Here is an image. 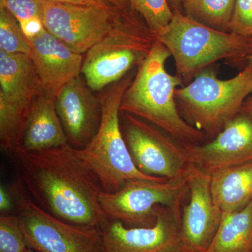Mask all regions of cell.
Masks as SVG:
<instances>
[{"instance_id":"ffe728a7","label":"cell","mask_w":252,"mask_h":252,"mask_svg":"<svg viewBox=\"0 0 252 252\" xmlns=\"http://www.w3.org/2000/svg\"><path fill=\"white\" fill-rule=\"evenodd\" d=\"M235 0H185L189 17L208 27L226 32L234 11Z\"/></svg>"},{"instance_id":"9a60e30c","label":"cell","mask_w":252,"mask_h":252,"mask_svg":"<svg viewBox=\"0 0 252 252\" xmlns=\"http://www.w3.org/2000/svg\"><path fill=\"white\" fill-rule=\"evenodd\" d=\"M27 40L41 93L56 99L68 83L80 76L84 57L74 52L45 28Z\"/></svg>"},{"instance_id":"f546056e","label":"cell","mask_w":252,"mask_h":252,"mask_svg":"<svg viewBox=\"0 0 252 252\" xmlns=\"http://www.w3.org/2000/svg\"><path fill=\"white\" fill-rule=\"evenodd\" d=\"M104 1L109 4L113 5V6L120 8L125 4L126 0H104Z\"/></svg>"},{"instance_id":"484cf974","label":"cell","mask_w":252,"mask_h":252,"mask_svg":"<svg viewBox=\"0 0 252 252\" xmlns=\"http://www.w3.org/2000/svg\"><path fill=\"white\" fill-rule=\"evenodd\" d=\"M23 34L26 39H31L40 34L44 29L42 20L39 18H32L19 22Z\"/></svg>"},{"instance_id":"e0dca14e","label":"cell","mask_w":252,"mask_h":252,"mask_svg":"<svg viewBox=\"0 0 252 252\" xmlns=\"http://www.w3.org/2000/svg\"><path fill=\"white\" fill-rule=\"evenodd\" d=\"M40 92L31 56L0 51V97L31 106Z\"/></svg>"},{"instance_id":"7c38bea8","label":"cell","mask_w":252,"mask_h":252,"mask_svg":"<svg viewBox=\"0 0 252 252\" xmlns=\"http://www.w3.org/2000/svg\"><path fill=\"white\" fill-rule=\"evenodd\" d=\"M183 146L190 165L210 175L252 161V117L240 112L211 142Z\"/></svg>"},{"instance_id":"f1b7e54d","label":"cell","mask_w":252,"mask_h":252,"mask_svg":"<svg viewBox=\"0 0 252 252\" xmlns=\"http://www.w3.org/2000/svg\"><path fill=\"white\" fill-rule=\"evenodd\" d=\"M241 112L244 114H248L252 117V96L248 97L244 102L243 107H242Z\"/></svg>"},{"instance_id":"e575fe53","label":"cell","mask_w":252,"mask_h":252,"mask_svg":"<svg viewBox=\"0 0 252 252\" xmlns=\"http://www.w3.org/2000/svg\"><path fill=\"white\" fill-rule=\"evenodd\" d=\"M187 252V251H182V252Z\"/></svg>"},{"instance_id":"5b68a950","label":"cell","mask_w":252,"mask_h":252,"mask_svg":"<svg viewBox=\"0 0 252 252\" xmlns=\"http://www.w3.org/2000/svg\"><path fill=\"white\" fill-rule=\"evenodd\" d=\"M251 94L252 60H249L245 69L228 80L204 69L190 84L177 89L175 97L189 124L205 135L216 136L241 112Z\"/></svg>"},{"instance_id":"3957f363","label":"cell","mask_w":252,"mask_h":252,"mask_svg":"<svg viewBox=\"0 0 252 252\" xmlns=\"http://www.w3.org/2000/svg\"><path fill=\"white\" fill-rule=\"evenodd\" d=\"M133 76H125L99 96L102 116L97 133L84 148L76 149L78 157L97 177L104 191H117L127 181L144 180L163 182L166 179L151 177L135 166L121 128L123 96Z\"/></svg>"},{"instance_id":"d6a6232c","label":"cell","mask_w":252,"mask_h":252,"mask_svg":"<svg viewBox=\"0 0 252 252\" xmlns=\"http://www.w3.org/2000/svg\"><path fill=\"white\" fill-rule=\"evenodd\" d=\"M248 60V61L249 60H252V55H251V56H249Z\"/></svg>"},{"instance_id":"1f68e13d","label":"cell","mask_w":252,"mask_h":252,"mask_svg":"<svg viewBox=\"0 0 252 252\" xmlns=\"http://www.w3.org/2000/svg\"><path fill=\"white\" fill-rule=\"evenodd\" d=\"M26 252H37L34 251V250H32V249L29 248V249H28L27 251H26Z\"/></svg>"},{"instance_id":"4316f807","label":"cell","mask_w":252,"mask_h":252,"mask_svg":"<svg viewBox=\"0 0 252 252\" xmlns=\"http://www.w3.org/2000/svg\"><path fill=\"white\" fill-rule=\"evenodd\" d=\"M15 208V202L12 191L1 185L0 188V211L1 214H11Z\"/></svg>"},{"instance_id":"7402d4cb","label":"cell","mask_w":252,"mask_h":252,"mask_svg":"<svg viewBox=\"0 0 252 252\" xmlns=\"http://www.w3.org/2000/svg\"><path fill=\"white\" fill-rule=\"evenodd\" d=\"M131 6L142 15L154 37L171 22L174 11L167 0H128Z\"/></svg>"},{"instance_id":"30bf717a","label":"cell","mask_w":252,"mask_h":252,"mask_svg":"<svg viewBox=\"0 0 252 252\" xmlns=\"http://www.w3.org/2000/svg\"><path fill=\"white\" fill-rule=\"evenodd\" d=\"M122 114L123 134L131 158L141 172L167 180L187 175L190 165L183 145L149 123Z\"/></svg>"},{"instance_id":"d590c367","label":"cell","mask_w":252,"mask_h":252,"mask_svg":"<svg viewBox=\"0 0 252 252\" xmlns=\"http://www.w3.org/2000/svg\"><path fill=\"white\" fill-rule=\"evenodd\" d=\"M250 41H251L252 44V39H250Z\"/></svg>"},{"instance_id":"603a6c76","label":"cell","mask_w":252,"mask_h":252,"mask_svg":"<svg viewBox=\"0 0 252 252\" xmlns=\"http://www.w3.org/2000/svg\"><path fill=\"white\" fill-rule=\"evenodd\" d=\"M29 249L16 214L0 215V252H26Z\"/></svg>"},{"instance_id":"ba28073f","label":"cell","mask_w":252,"mask_h":252,"mask_svg":"<svg viewBox=\"0 0 252 252\" xmlns=\"http://www.w3.org/2000/svg\"><path fill=\"white\" fill-rule=\"evenodd\" d=\"M189 193L187 173L185 177L163 182L127 181L117 191L102 190L99 201L109 220H118L127 227H151L157 222L158 205L182 210Z\"/></svg>"},{"instance_id":"7a4b0ae2","label":"cell","mask_w":252,"mask_h":252,"mask_svg":"<svg viewBox=\"0 0 252 252\" xmlns=\"http://www.w3.org/2000/svg\"><path fill=\"white\" fill-rule=\"evenodd\" d=\"M170 56L167 48L156 39L123 96L120 111L149 123L183 144H197L206 135L179 112L175 94L182 80L165 69Z\"/></svg>"},{"instance_id":"277c9868","label":"cell","mask_w":252,"mask_h":252,"mask_svg":"<svg viewBox=\"0 0 252 252\" xmlns=\"http://www.w3.org/2000/svg\"><path fill=\"white\" fill-rule=\"evenodd\" d=\"M156 39L170 51L182 80H190L220 60L248 61L252 55L250 39L208 27L177 9Z\"/></svg>"},{"instance_id":"2e32d148","label":"cell","mask_w":252,"mask_h":252,"mask_svg":"<svg viewBox=\"0 0 252 252\" xmlns=\"http://www.w3.org/2000/svg\"><path fill=\"white\" fill-rule=\"evenodd\" d=\"M68 144L55 99L39 93L33 100L23 130L21 149L27 152L59 148Z\"/></svg>"},{"instance_id":"44dd1931","label":"cell","mask_w":252,"mask_h":252,"mask_svg":"<svg viewBox=\"0 0 252 252\" xmlns=\"http://www.w3.org/2000/svg\"><path fill=\"white\" fill-rule=\"evenodd\" d=\"M0 51L9 54L31 52L19 23L6 8L0 9Z\"/></svg>"},{"instance_id":"d6986e66","label":"cell","mask_w":252,"mask_h":252,"mask_svg":"<svg viewBox=\"0 0 252 252\" xmlns=\"http://www.w3.org/2000/svg\"><path fill=\"white\" fill-rule=\"evenodd\" d=\"M205 252H252V200L238 211L223 212L217 234Z\"/></svg>"},{"instance_id":"9c48e42d","label":"cell","mask_w":252,"mask_h":252,"mask_svg":"<svg viewBox=\"0 0 252 252\" xmlns=\"http://www.w3.org/2000/svg\"><path fill=\"white\" fill-rule=\"evenodd\" d=\"M41 1L46 31L79 54H86L128 18L113 5L81 6Z\"/></svg>"},{"instance_id":"6da1fadb","label":"cell","mask_w":252,"mask_h":252,"mask_svg":"<svg viewBox=\"0 0 252 252\" xmlns=\"http://www.w3.org/2000/svg\"><path fill=\"white\" fill-rule=\"evenodd\" d=\"M25 188L36 205L72 224L102 228L108 222L97 177L69 144L39 152L21 150L15 155Z\"/></svg>"},{"instance_id":"4fadbf2b","label":"cell","mask_w":252,"mask_h":252,"mask_svg":"<svg viewBox=\"0 0 252 252\" xmlns=\"http://www.w3.org/2000/svg\"><path fill=\"white\" fill-rule=\"evenodd\" d=\"M211 177L190 165L188 172L189 203L181 218V235L186 251L205 252L211 245L222 220L223 212L214 200Z\"/></svg>"},{"instance_id":"8992f818","label":"cell","mask_w":252,"mask_h":252,"mask_svg":"<svg viewBox=\"0 0 252 252\" xmlns=\"http://www.w3.org/2000/svg\"><path fill=\"white\" fill-rule=\"evenodd\" d=\"M28 248L37 252H103L102 228L67 223L30 198L22 181L11 189Z\"/></svg>"},{"instance_id":"d4e9b609","label":"cell","mask_w":252,"mask_h":252,"mask_svg":"<svg viewBox=\"0 0 252 252\" xmlns=\"http://www.w3.org/2000/svg\"><path fill=\"white\" fill-rule=\"evenodd\" d=\"M5 8L14 16L18 23L32 18L42 20L41 0H6Z\"/></svg>"},{"instance_id":"cb8c5ba5","label":"cell","mask_w":252,"mask_h":252,"mask_svg":"<svg viewBox=\"0 0 252 252\" xmlns=\"http://www.w3.org/2000/svg\"><path fill=\"white\" fill-rule=\"evenodd\" d=\"M229 31L243 37L252 39V0H235Z\"/></svg>"},{"instance_id":"52a82bcc","label":"cell","mask_w":252,"mask_h":252,"mask_svg":"<svg viewBox=\"0 0 252 252\" xmlns=\"http://www.w3.org/2000/svg\"><path fill=\"white\" fill-rule=\"evenodd\" d=\"M156 38L127 18L86 53L81 74L93 91L123 79L147 57Z\"/></svg>"},{"instance_id":"836d02e7","label":"cell","mask_w":252,"mask_h":252,"mask_svg":"<svg viewBox=\"0 0 252 252\" xmlns=\"http://www.w3.org/2000/svg\"><path fill=\"white\" fill-rule=\"evenodd\" d=\"M172 1H175V2H177V1H180V0H172Z\"/></svg>"},{"instance_id":"ac0fdd59","label":"cell","mask_w":252,"mask_h":252,"mask_svg":"<svg viewBox=\"0 0 252 252\" xmlns=\"http://www.w3.org/2000/svg\"><path fill=\"white\" fill-rule=\"evenodd\" d=\"M214 200L223 212L244 208L252 200V161L218 170L210 175Z\"/></svg>"},{"instance_id":"83f0119b","label":"cell","mask_w":252,"mask_h":252,"mask_svg":"<svg viewBox=\"0 0 252 252\" xmlns=\"http://www.w3.org/2000/svg\"><path fill=\"white\" fill-rule=\"evenodd\" d=\"M53 2L62 4L81 5V6H106L110 5L104 0H48Z\"/></svg>"},{"instance_id":"4dcf8cb0","label":"cell","mask_w":252,"mask_h":252,"mask_svg":"<svg viewBox=\"0 0 252 252\" xmlns=\"http://www.w3.org/2000/svg\"><path fill=\"white\" fill-rule=\"evenodd\" d=\"M6 0H0V9L5 8L6 5Z\"/></svg>"},{"instance_id":"8fae6325","label":"cell","mask_w":252,"mask_h":252,"mask_svg":"<svg viewBox=\"0 0 252 252\" xmlns=\"http://www.w3.org/2000/svg\"><path fill=\"white\" fill-rule=\"evenodd\" d=\"M157 220L151 227H127L108 220L102 228L103 252L186 251L181 235L182 210L158 205Z\"/></svg>"},{"instance_id":"5bb4252c","label":"cell","mask_w":252,"mask_h":252,"mask_svg":"<svg viewBox=\"0 0 252 252\" xmlns=\"http://www.w3.org/2000/svg\"><path fill=\"white\" fill-rule=\"evenodd\" d=\"M55 104L68 144L74 149L84 148L98 130L102 116L100 98L79 76L63 88Z\"/></svg>"}]
</instances>
